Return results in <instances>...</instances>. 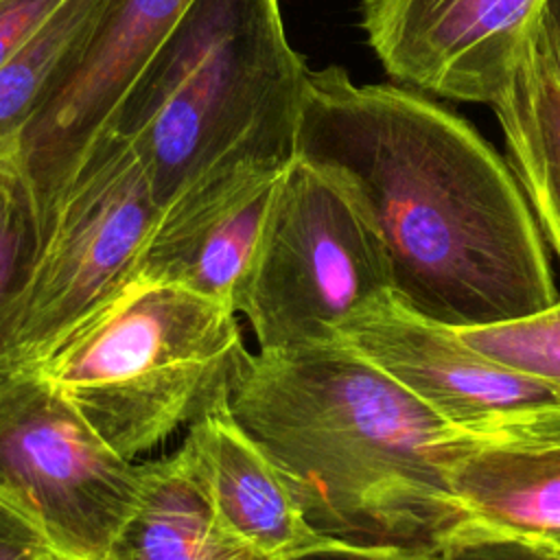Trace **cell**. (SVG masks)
<instances>
[{"instance_id":"22","label":"cell","mask_w":560,"mask_h":560,"mask_svg":"<svg viewBox=\"0 0 560 560\" xmlns=\"http://www.w3.org/2000/svg\"><path fill=\"white\" fill-rule=\"evenodd\" d=\"M293 560H444V549H411L392 545H354L330 538Z\"/></svg>"},{"instance_id":"17","label":"cell","mask_w":560,"mask_h":560,"mask_svg":"<svg viewBox=\"0 0 560 560\" xmlns=\"http://www.w3.org/2000/svg\"><path fill=\"white\" fill-rule=\"evenodd\" d=\"M455 330L481 354L542 381L560 398V298L518 319Z\"/></svg>"},{"instance_id":"3","label":"cell","mask_w":560,"mask_h":560,"mask_svg":"<svg viewBox=\"0 0 560 560\" xmlns=\"http://www.w3.org/2000/svg\"><path fill=\"white\" fill-rule=\"evenodd\" d=\"M308 72L278 0H192L105 133L136 151L162 212L219 179L287 171Z\"/></svg>"},{"instance_id":"6","label":"cell","mask_w":560,"mask_h":560,"mask_svg":"<svg viewBox=\"0 0 560 560\" xmlns=\"http://www.w3.org/2000/svg\"><path fill=\"white\" fill-rule=\"evenodd\" d=\"M35 217L26 276L0 317V374L35 365L131 276L160 208L136 151L107 131Z\"/></svg>"},{"instance_id":"8","label":"cell","mask_w":560,"mask_h":560,"mask_svg":"<svg viewBox=\"0 0 560 560\" xmlns=\"http://www.w3.org/2000/svg\"><path fill=\"white\" fill-rule=\"evenodd\" d=\"M542 0H363L361 26L400 85L492 105L508 88Z\"/></svg>"},{"instance_id":"1","label":"cell","mask_w":560,"mask_h":560,"mask_svg":"<svg viewBox=\"0 0 560 560\" xmlns=\"http://www.w3.org/2000/svg\"><path fill=\"white\" fill-rule=\"evenodd\" d=\"M298 158L343 179L376 223L394 298L451 326L551 306L547 243L510 168L464 118L418 90L311 70Z\"/></svg>"},{"instance_id":"20","label":"cell","mask_w":560,"mask_h":560,"mask_svg":"<svg viewBox=\"0 0 560 560\" xmlns=\"http://www.w3.org/2000/svg\"><path fill=\"white\" fill-rule=\"evenodd\" d=\"M466 435L477 440H494V442L560 446V405L499 418Z\"/></svg>"},{"instance_id":"19","label":"cell","mask_w":560,"mask_h":560,"mask_svg":"<svg viewBox=\"0 0 560 560\" xmlns=\"http://www.w3.org/2000/svg\"><path fill=\"white\" fill-rule=\"evenodd\" d=\"M444 560H560L538 542L468 523L444 542Z\"/></svg>"},{"instance_id":"13","label":"cell","mask_w":560,"mask_h":560,"mask_svg":"<svg viewBox=\"0 0 560 560\" xmlns=\"http://www.w3.org/2000/svg\"><path fill=\"white\" fill-rule=\"evenodd\" d=\"M466 440L451 477L472 521L525 540H560V446Z\"/></svg>"},{"instance_id":"12","label":"cell","mask_w":560,"mask_h":560,"mask_svg":"<svg viewBox=\"0 0 560 560\" xmlns=\"http://www.w3.org/2000/svg\"><path fill=\"white\" fill-rule=\"evenodd\" d=\"M282 175L284 171H245L171 203L160 212L131 273L234 308Z\"/></svg>"},{"instance_id":"10","label":"cell","mask_w":560,"mask_h":560,"mask_svg":"<svg viewBox=\"0 0 560 560\" xmlns=\"http://www.w3.org/2000/svg\"><path fill=\"white\" fill-rule=\"evenodd\" d=\"M192 0H107L85 48L22 131L15 164L44 208L105 133L120 98Z\"/></svg>"},{"instance_id":"21","label":"cell","mask_w":560,"mask_h":560,"mask_svg":"<svg viewBox=\"0 0 560 560\" xmlns=\"http://www.w3.org/2000/svg\"><path fill=\"white\" fill-rule=\"evenodd\" d=\"M61 4L63 0H0V68Z\"/></svg>"},{"instance_id":"2","label":"cell","mask_w":560,"mask_h":560,"mask_svg":"<svg viewBox=\"0 0 560 560\" xmlns=\"http://www.w3.org/2000/svg\"><path fill=\"white\" fill-rule=\"evenodd\" d=\"M230 407L328 538L442 549L472 523L451 477L466 435L337 346L247 348Z\"/></svg>"},{"instance_id":"15","label":"cell","mask_w":560,"mask_h":560,"mask_svg":"<svg viewBox=\"0 0 560 560\" xmlns=\"http://www.w3.org/2000/svg\"><path fill=\"white\" fill-rule=\"evenodd\" d=\"M107 560H265L232 538L177 464L175 455L142 462L136 508Z\"/></svg>"},{"instance_id":"14","label":"cell","mask_w":560,"mask_h":560,"mask_svg":"<svg viewBox=\"0 0 560 560\" xmlns=\"http://www.w3.org/2000/svg\"><path fill=\"white\" fill-rule=\"evenodd\" d=\"M490 107L505 140V160L547 247L560 258V79L536 39V24L505 92Z\"/></svg>"},{"instance_id":"4","label":"cell","mask_w":560,"mask_h":560,"mask_svg":"<svg viewBox=\"0 0 560 560\" xmlns=\"http://www.w3.org/2000/svg\"><path fill=\"white\" fill-rule=\"evenodd\" d=\"M245 350L232 306L131 273L26 370L136 459L225 396Z\"/></svg>"},{"instance_id":"5","label":"cell","mask_w":560,"mask_h":560,"mask_svg":"<svg viewBox=\"0 0 560 560\" xmlns=\"http://www.w3.org/2000/svg\"><path fill=\"white\" fill-rule=\"evenodd\" d=\"M392 293V262L361 199L295 158L234 300L256 348L328 343L350 315Z\"/></svg>"},{"instance_id":"16","label":"cell","mask_w":560,"mask_h":560,"mask_svg":"<svg viewBox=\"0 0 560 560\" xmlns=\"http://www.w3.org/2000/svg\"><path fill=\"white\" fill-rule=\"evenodd\" d=\"M107 0H63L50 20L0 68V162L85 48Z\"/></svg>"},{"instance_id":"9","label":"cell","mask_w":560,"mask_h":560,"mask_svg":"<svg viewBox=\"0 0 560 560\" xmlns=\"http://www.w3.org/2000/svg\"><path fill=\"white\" fill-rule=\"evenodd\" d=\"M322 346H337L374 365L464 433L560 405L549 385L492 361L455 328L413 313L394 293L350 315Z\"/></svg>"},{"instance_id":"24","label":"cell","mask_w":560,"mask_h":560,"mask_svg":"<svg viewBox=\"0 0 560 560\" xmlns=\"http://www.w3.org/2000/svg\"><path fill=\"white\" fill-rule=\"evenodd\" d=\"M536 39L560 79V0H542L536 18Z\"/></svg>"},{"instance_id":"11","label":"cell","mask_w":560,"mask_h":560,"mask_svg":"<svg viewBox=\"0 0 560 560\" xmlns=\"http://www.w3.org/2000/svg\"><path fill=\"white\" fill-rule=\"evenodd\" d=\"M177 464L197 486L221 527L265 560H293L326 540L260 442L238 422L230 392L188 427Z\"/></svg>"},{"instance_id":"23","label":"cell","mask_w":560,"mask_h":560,"mask_svg":"<svg viewBox=\"0 0 560 560\" xmlns=\"http://www.w3.org/2000/svg\"><path fill=\"white\" fill-rule=\"evenodd\" d=\"M0 560H52L42 536L0 503Z\"/></svg>"},{"instance_id":"25","label":"cell","mask_w":560,"mask_h":560,"mask_svg":"<svg viewBox=\"0 0 560 560\" xmlns=\"http://www.w3.org/2000/svg\"><path fill=\"white\" fill-rule=\"evenodd\" d=\"M532 542H538V545H542L545 549H549L551 553L560 556V540H532Z\"/></svg>"},{"instance_id":"18","label":"cell","mask_w":560,"mask_h":560,"mask_svg":"<svg viewBox=\"0 0 560 560\" xmlns=\"http://www.w3.org/2000/svg\"><path fill=\"white\" fill-rule=\"evenodd\" d=\"M37 238L31 188L13 160L0 162V317L20 289Z\"/></svg>"},{"instance_id":"7","label":"cell","mask_w":560,"mask_h":560,"mask_svg":"<svg viewBox=\"0 0 560 560\" xmlns=\"http://www.w3.org/2000/svg\"><path fill=\"white\" fill-rule=\"evenodd\" d=\"M142 488V464L114 451L33 370L0 374V503L52 560H107Z\"/></svg>"}]
</instances>
